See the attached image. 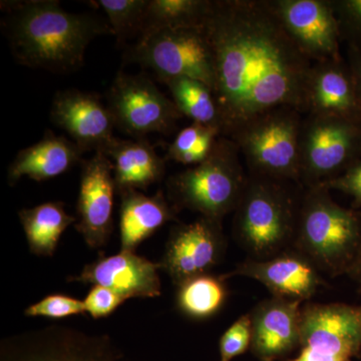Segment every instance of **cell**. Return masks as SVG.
Segmentation results:
<instances>
[{"instance_id":"1","label":"cell","mask_w":361,"mask_h":361,"mask_svg":"<svg viewBox=\"0 0 361 361\" xmlns=\"http://www.w3.org/2000/svg\"><path fill=\"white\" fill-rule=\"evenodd\" d=\"M205 30L222 137L231 139L275 109L305 113L313 63L284 30L270 0H212Z\"/></svg>"},{"instance_id":"2","label":"cell","mask_w":361,"mask_h":361,"mask_svg":"<svg viewBox=\"0 0 361 361\" xmlns=\"http://www.w3.org/2000/svg\"><path fill=\"white\" fill-rule=\"evenodd\" d=\"M2 21L14 58L20 65L70 73L84 65L85 51L110 25L90 13H68L54 0L4 2Z\"/></svg>"},{"instance_id":"3","label":"cell","mask_w":361,"mask_h":361,"mask_svg":"<svg viewBox=\"0 0 361 361\" xmlns=\"http://www.w3.org/2000/svg\"><path fill=\"white\" fill-rule=\"evenodd\" d=\"M294 243L317 269L348 273L361 244L360 216L332 200L327 188H307L299 205Z\"/></svg>"},{"instance_id":"4","label":"cell","mask_w":361,"mask_h":361,"mask_svg":"<svg viewBox=\"0 0 361 361\" xmlns=\"http://www.w3.org/2000/svg\"><path fill=\"white\" fill-rule=\"evenodd\" d=\"M240 156L237 145L221 135L205 161L169 178V201L178 211L222 221L236 210L248 180Z\"/></svg>"},{"instance_id":"5","label":"cell","mask_w":361,"mask_h":361,"mask_svg":"<svg viewBox=\"0 0 361 361\" xmlns=\"http://www.w3.org/2000/svg\"><path fill=\"white\" fill-rule=\"evenodd\" d=\"M282 180L248 175L234 217V233L252 259L282 253L295 236L299 205Z\"/></svg>"},{"instance_id":"6","label":"cell","mask_w":361,"mask_h":361,"mask_svg":"<svg viewBox=\"0 0 361 361\" xmlns=\"http://www.w3.org/2000/svg\"><path fill=\"white\" fill-rule=\"evenodd\" d=\"M302 122V113L296 109H275L233 135L232 141L245 158L249 175L299 182Z\"/></svg>"},{"instance_id":"7","label":"cell","mask_w":361,"mask_h":361,"mask_svg":"<svg viewBox=\"0 0 361 361\" xmlns=\"http://www.w3.org/2000/svg\"><path fill=\"white\" fill-rule=\"evenodd\" d=\"M128 59L155 71L161 82L171 78H193L213 92L214 56L205 25L145 33L128 51Z\"/></svg>"},{"instance_id":"8","label":"cell","mask_w":361,"mask_h":361,"mask_svg":"<svg viewBox=\"0 0 361 361\" xmlns=\"http://www.w3.org/2000/svg\"><path fill=\"white\" fill-rule=\"evenodd\" d=\"M361 160V123L307 115L300 134V180L319 186Z\"/></svg>"},{"instance_id":"9","label":"cell","mask_w":361,"mask_h":361,"mask_svg":"<svg viewBox=\"0 0 361 361\" xmlns=\"http://www.w3.org/2000/svg\"><path fill=\"white\" fill-rule=\"evenodd\" d=\"M106 99L116 127L134 139H146L154 133L169 134L183 116L174 102L145 75L121 71Z\"/></svg>"},{"instance_id":"10","label":"cell","mask_w":361,"mask_h":361,"mask_svg":"<svg viewBox=\"0 0 361 361\" xmlns=\"http://www.w3.org/2000/svg\"><path fill=\"white\" fill-rule=\"evenodd\" d=\"M299 346V355L287 361H353L361 351V305L304 306Z\"/></svg>"},{"instance_id":"11","label":"cell","mask_w":361,"mask_h":361,"mask_svg":"<svg viewBox=\"0 0 361 361\" xmlns=\"http://www.w3.org/2000/svg\"><path fill=\"white\" fill-rule=\"evenodd\" d=\"M278 20L313 63L341 59V35L331 0H270Z\"/></svg>"},{"instance_id":"12","label":"cell","mask_w":361,"mask_h":361,"mask_svg":"<svg viewBox=\"0 0 361 361\" xmlns=\"http://www.w3.org/2000/svg\"><path fill=\"white\" fill-rule=\"evenodd\" d=\"M221 222L200 217L173 228L159 263L176 286L189 278L210 273L220 262L226 248Z\"/></svg>"},{"instance_id":"13","label":"cell","mask_w":361,"mask_h":361,"mask_svg":"<svg viewBox=\"0 0 361 361\" xmlns=\"http://www.w3.org/2000/svg\"><path fill=\"white\" fill-rule=\"evenodd\" d=\"M116 193L113 163L106 154L82 161L75 227L90 248H103L111 238Z\"/></svg>"},{"instance_id":"14","label":"cell","mask_w":361,"mask_h":361,"mask_svg":"<svg viewBox=\"0 0 361 361\" xmlns=\"http://www.w3.org/2000/svg\"><path fill=\"white\" fill-rule=\"evenodd\" d=\"M51 118L82 153H104L115 139L114 116L94 92L75 89L59 92L52 99Z\"/></svg>"},{"instance_id":"15","label":"cell","mask_w":361,"mask_h":361,"mask_svg":"<svg viewBox=\"0 0 361 361\" xmlns=\"http://www.w3.org/2000/svg\"><path fill=\"white\" fill-rule=\"evenodd\" d=\"M160 263L137 255L135 252L121 251L111 256L99 255L85 265L77 276L68 281L99 285L130 298H156L161 295Z\"/></svg>"},{"instance_id":"16","label":"cell","mask_w":361,"mask_h":361,"mask_svg":"<svg viewBox=\"0 0 361 361\" xmlns=\"http://www.w3.org/2000/svg\"><path fill=\"white\" fill-rule=\"evenodd\" d=\"M317 270L303 254L283 252L263 260L247 259L223 276L251 278L264 285L274 297L302 302L314 295L322 285Z\"/></svg>"},{"instance_id":"17","label":"cell","mask_w":361,"mask_h":361,"mask_svg":"<svg viewBox=\"0 0 361 361\" xmlns=\"http://www.w3.org/2000/svg\"><path fill=\"white\" fill-rule=\"evenodd\" d=\"M301 301L273 296L250 313L251 350L262 361L280 360L300 343Z\"/></svg>"},{"instance_id":"18","label":"cell","mask_w":361,"mask_h":361,"mask_svg":"<svg viewBox=\"0 0 361 361\" xmlns=\"http://www.w3.org/2000/svg\"><path fill=\"white\" fill-rule=\"evenodd\" d=\"M305 113L361 123L360 106L348 61L341 59L313 63L306 87Z\"/></svg>"},{"instance_id":"19","label":"cell","mask_w":361,"mask_h":361,"mask_svg":"<svg viewBox=\"0 0 361 361\" xmlns=\"http://www.w3.org/2000/svg\"><path fill=\"white\" fill-rule=\"evenodd\" d=\"M18 341L25 350L16 361H113L108 337L87 336L73 327L51 325Z\"/></svg>"},{"instance_id":"20","label":"cell","mask_w":361,"mask_h":361,"mask_svg":"<svg viewBox=\"0 0 361 361\" xmlns=\"http://www.w3.org/2000/svg\"><path fill=\"white\" fill-rule=\"evenodd\" d=\"M82 154L73 141L47 130L37 144L18 152L7 170V182L14 186L25 177L37 182L54 179L82 163Z\"/></svg>"},{"instance_id":"21","label":"cell","mask_w":361,"mask_h":361,"mask_svg":"<svg viewBox=\"0 0 361 361\" xmlns=\"http://www.w3.org/2000/svg\"><path fill=\"white\" fill-rule=\"evenodd\" d=\"M120 197L121 251L135 252L164 225L177 220L179 211L161 191L147 196L133 190Z\"/></svg>"},{"instance_id":"22","label":"cell","mask_w":361,"mask_h":361,"mask_svg":"<svg viewBox=\"0 0 361 361\" xmlns=\"http://www.w3.org/2000/svg\"><path fill=\"white\" fill-rule=\"evenodd\" d=\"M114 167L116 193L142 191L163 180L166 159L146 139H114L104 151Z\"/></svg>"},{"instance_id":"23","label":"cell","mask_w":361,"mask_h":361,"mask_svg":"<svg viewBox=\"0 0 361 361\" xmlns=\"http://www.w3.org/2000/svg\"><path fill=\"white\" fill-rule=\"evenodd\" d=\"M28 248L32 254L51 257L58 248L61 235L75 217L66 211L61 202H47L18 213Z\"/></svg>"},{"instance_id":"24","label":"cell","mask_w":361,"mask_h":361,"mask_svg":"<svg viewBox=\"0 0 361 361\" xmlns=\"http://www.w3.org/2000/svg\"><path fill=\"white\" fill-rule=\"evenodd\" d=\"M224 276L205 273L178 285L176 305L183 315L194 320H205L217 314L227 300Z\"/></svg>"},{"instance_id":"25","label":"cell","mask_w":361,"mask_h":361,"mask_svg":"<svg viewBox=\"0 0 361 361\" xmlns=\"http://www.w3.org/2000/svg\"><path fill=\"white\" fill-rule=\"evenodd\" d=\"M211 6L212 0H149L141 35L163 28L203 26Z\"/></svg>"},{"instance_id":"26","label":"cell","mask_w":361,"mask_h":361,"mask_svg":"<svg viewBox=\"0 0 361 361\" xmlns=\"http://www.w3.org/2000/svg\"><path fill=\"white\" fill-rule=\"evenodd\" d=\"M164 84L172 94L180 115L193 123L212 126L221 130L220 114L212 90L208 85L189 78H171Z\"/></svg>"},{"instance_id":"27","label":"cell","mask_w":361,"mask_h":361,"mask_svg":"<svg viewBox=\"0 0 361 361\" xmlns=\"http://www.w3.org/2000/svg\"><path fill=\"white\" fill-rule=\"evenodd\" d=\"M220 137L219 128L193 123L178 133L165 159L191 167L198 165L208 158Z\"/></svg>"},{"instance_id":"28","label":"cell","mask_w":361,"mask_h":361,"mask_svg":"<svg viewBox=\"0 0 361 361\" xmlns=\"http://www.w3.org/2000/svg\"><path fill=\"white\" fill-rule=\"evenodd\" d=\"M94 6L103 9L118 44L141 35L149 0H99Z\"/></svg>"},{"instance_id":"29","label":"cell","mask_w":361,"mask_h":361,"mask_svg":"<svg viewBox=\"0 0 361 361\" xmlns=\"http://www.w3.org/2000/svg\"><path fill=\"white\" fill-rule=\"evenodd\" d=\"M341 40L348 49L361 54V0H331Z\"/></svg>"},{"instance_id":"30","label":"cell","mask_w":361,"mask_h":361,"mask_svg":"<svg viewBox=\"0 0 361 361\" xmlns=\"http://www.w3.org/2000/svg\"><path fill=\"white\" fill-rule=\"evenodd\" d=\"M84 313V301L59 293L47 295L25 310V314L28 317H45L49 319H63Z\"/></svg>"},{"instance_id":"31","label":"cell","mask_w":361,"mask_h":361,"mask_svg":"<svg viewBox=\"0 0 361 361\" xmlns=\"http://www.w3.org/2000/svg\"><path fill=\"white\" fill-rule=\"evenodd\" d=\"M252 344V322L250 314L242 315L223 336L219 349L221 360L231 361L236 356L243 355Z\"/></svg>"},{"instance_id":"32","label":"cell","mask_w":361,"mask_h":361,"mask_svg":"<svg viewBox=\"0 0 361 361\" xmlns=\"http://www.w3.org/2000/svg\"><path fill=\"white\" fill-rule=\"evenodd\" d=\"M126 301L123 297L115 291L106 287L94 285L84 300L85 312L89 313L94 319L108 317Z\"/></svg>"},{"instance_id":"33","label":"cell","mask_w":361,"mask_h":361,"mask_svg":"<svg viewBox=\"0 0 361 361\" xmlns=\"http://www.w3.org/2000/svg\"><path fill=\"white\" fill-rule=\"evenodd\" d=\"M329 190H337L353 197L356 203L361 205V160L351 166L343 174L320 185Z\"/></svg>"},{"instance_id":"34","label":"cell","mask_w":361,"mask_h":361,"mask_svg":"<svg viewBox=\"0 0 361 361\" xmlns=\"http://www.w3.org/2000/svg\"><path fill=\"white\" fill-rule=\"evenodd\" d=\"M348 63L351 73H353V80H355L356 96H357L361 111V54L348 49Z\"/></svg>"},{"instance_id":"35","label":"cell","mask_w":361,"mask_h":361,"mask_svg":"<svg viewBox=\"0 0 361 361\" xmlns=\"http://www.w3.org/2000/svg\"><path fill=\"white\" fill-rule=\"evenodd\" d=\"M348 273L351 277L355 278L358 282L361 280V244L360 249H358L357 254H356L355 260L353 264L349 268Z\"/></svg>"},{"instance_id":"36","label":"cell","mask_w":361,"mask_h":361,"mask_svg":"<svg viewBox=\"0 0 361 361\" xmlns=\"http://www.w3.org/2000/svg\"><path fill=\"white\" fill-rule=\"evenodd\" d=\"M360 285H361V280H360Z\"/></svg>"},{"instance_id":"37","label":"cell","mask_w":361,"mask_h":361,"mask_svg":"<svg viewBox=\"0 0 361 361\" xmlns=\"http://www.w3.org/2000/svg\"><path fill=\"white\" fill-rule=\"evenodd\" d=\"M221 361H222V360H221Z\"/></svg>"}]
</instances>
